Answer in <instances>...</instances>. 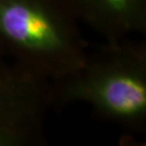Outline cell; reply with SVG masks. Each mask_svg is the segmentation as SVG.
I'll use <instances>...</instances> for the list:
<instances>
[{
    "label": "cell",
    "instance_id": "obj_1",
    "mask_svg": "<svg viewBox=\"0 0 146 146\" xmlns=\"http://www.w3.org/2000/svg\"><path fill=\"white\" fill-rule=\"evenodd\" d=\"M54 84V107L82 103L128 133L146 130V42L130 37L87 51L80 68Z\"/></svg>",
    "mask_w": 146,
    "mask_h": 146
},
{
    "label": "cell",
    "instance_id": "obj_2",
    "mask_svg": "<svg viewBox=\"0 0 146 146\" xmlns=\"http://www.w3.org/2000/svg\"><path fill=\"white\" fill-rule=\"evenodd\" d=\"M0 43L6 56L51 82L73 74L88 51L61 0H0Z\"/></svg>",
    "mask_w": 146,
    "mask_h": 146
},
{
    "label": "cell",
    "instance_id": "obj_3",
    "mask_svg": "<svg viewBox=\"0 0 146 146\" xmlns=\"http://www.w3.org/2000/svg\"><path fill=\"white\" fill-rule=\"evenodd\" d=\"M53 107V82L0 56V146L46 144V117Z\"/></svg>",
    "mask_w": 146,
    "mask_h": 146
},
{
    "label": "cell",
    "instance_id": "obj_4",
    "mask_svg": "<svg viewBox=\"0 0 146 146\" xmlns=\"http://www.w3.org/2000/svg\"><path fill=\"white\" fill-rule=\"evenodd\" d=\"M72 15L114 42L146 33V0H61Z\"/></svg>",
    "mask_w": 146,
    "mask_h": 146
},
{
    "label": "cell",
    "instance_id": "obj_5",
    "mask_svg": "<svg viewBox=\"0 0 146 146\" xmlns=\"http://www.w3.org/2000/svg\"><path fill=\"white\" fill-rule=\"evenodd\" d=\"M0 56H3V57H7L5 54V51H4V48H3V46L1 45V43H0Z\"/></svg>",
    "mask_w": 146,
    "mask_h": 146
}]
</instances>
